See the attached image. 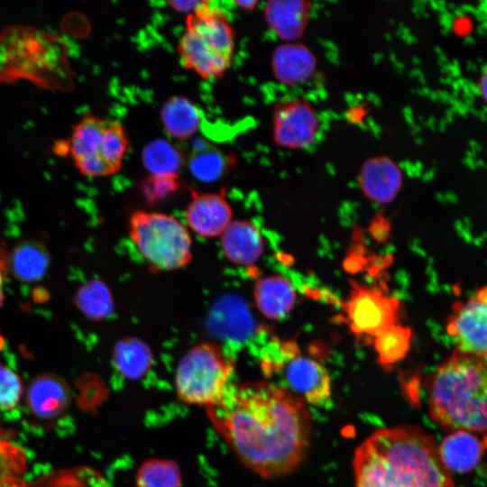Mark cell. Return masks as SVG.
Returning <instances> with one entry per match:
<instances>
[{
	"instance_id": "obj_1",
	"label": "cell",
	"mask_w": 487,
	"mask_h": 487,
	"mask_svg": "<svg viewBox=\"0 0 487 487\" xmlns=\"http://www.w3.org/2000/svg\"><path fill=\"white\" fill-rule=\"evenodd\" d=\"M305 404L280 385L231 383L207 412L241 463L262 477L275 478L296 469L308 453L310 418Z\"/></svg>"
},
{
	"instance_id": "obj_2",
	"label": "cell",
	"mask_w": 487,
	"mask_h": 487,
	"mask_svg": "<svg viewBox=\"0 0 487 487\" xmlns=\"http://www.w3.org/2000/svg\"><path fill=\"white\" fill-rule=\"evenodd\" d=\"M355 487H455L434 439L416 427L383 428L354 457Z\"/></svg>"
},
{
	"instance_id": "obj_3",
	"label": "cell",
	"mask_w": 487,
	"mask_h": 487,
	"mask_svg": "<svg viewBox=\"0 0 487 487\" xmlns=\"http://www.w3.org/2000/svg\"><path fill=\"white\" fill-rule=\"evenodd\" d=\"M432 419L446 430L487 432V363L456 351L433 374Z\"/></svg>"
},
{
	"instance_id": "obj_4",
	"label": "cell",
	"mask_w": 487,
	"mask_h": 487,
	"mask_svg": "<svg viewBox=\"0 0 487 487\" xmlns=\"http://www.w3.org/2000/svg\"><path fill=\"white\" fill-rule=\"evenodd\" d=\"M18 80L51 91H70L74 78L63 39L31 26L5 29L0 33V83Z\"/></svg>"
},
{
	"instance_id": "obj_5",
	"label": "cell",
	"mask_w": 487,
	"mask_h": 487,
	"mask_svg": "<svg viewBox=\"0 0 487 487\" xmlns=\"http://www.w3.org/2000/svg\"><path fill=\"white\" fill-rule=\"evenodd\" d=\"M234 33L225 14L204 1L188 14L179 41L181 64L203 78L222 77L231 66Z\"/></svg>"
},
{
	"instance_id": "obj_6",
	"label": "cell",
	"mask_w": 487,
	"mask_h": 487,
	"mask_svg": "<svg viewBox=\"0 0 487 487\" xmlns=\"http://www.w3.org/2000/svg\"><path fill=\"white\" fill-rule=\"evenodd\" d=\"M234 370L232 358L212 343H199L180 358L174 377L178 398L188 405H215L224 395Z\"/></svg>"
},
{
	"instance_id": "obj_7",
	"label": "cell",
	"mask_w": 487,
	"mask_h": 487,
	"mask_svg": "<svg viewBox=\"0 0 487 487\" xmlns=\"http://www.w3.org/2000/svg\"><path fill=\"white\" fill-rule=\"evenodd\" d=\"M129 234L140 253L157 270H177L191 261L190 234L174 216L136 211L130 217Z\"/></svg>"
},
{
	"instance_id": "obj_8",
	"label": "cell",
	"mask_w": 487,
	"mask_h": 487,
	"mask_svg": "<svg viewBox=\"0 0 487 487\" xmlns=\"http://www.w3.org/2000/svg\"><path fill=\"white\" fill-rule=\"evenodd\" d=\"M128 145L120 123L86 115L73 128L70 152L82 174L104 177L120 170Z\"/></svg>"
},
{
	"instance_id": "obj_9",
	"label": "cell",
	"mask_w": 487,
	"mask_h": 487,
	"mask_svg": "<svg viewBox=\"0 0 487 487\" xmlns=\"http://www.w3.org/2000/svg\"><path fill=\"white\" fill-rule=\"evenodd\" d=\"M447 333L455 340L456 351L487 363V286L455 305Z\"/></svg>"
},
{
	"instance_id": "obj_10",
	"label": "cell",
	"mask_w": 487,
	"mask_h": 487,
	"mask_svg": "<svg viewBox=\"0 0 487 487\" xmlns=\"http://www.w3.org/2000/svg\"><path fill=\"white\" fill-rule=\"evenodd\" d=\"M399 303L381 290L357 287L346 302L345 314L352 331L363 337L372 338L395 324Z\"/></svg>"
},
{
	"instance_id": "obj_11",
	"label": "cell",
	"mask_w": 487,
	"mask_h": 487,
	"mask_svg": "<svg viewBox=\"0 0 487 487\" xmlns=\"http://www.w3.org/2000/svg\"><path fill=\"white\" fill-rule=\"evenodd\" d=\"M318 128L317 114L308 102L289 98L276 105L272 133L278 146L290 150L309 147L316 141Z\"/></svg>"
},
{
	"instance_id": "obj_12",
	"label": "cell",
	"mask_w": 487,
	"mask_h": 487,
	"mask_svg": "<svg viewBox=\"0 0 487 487\" xmlns=\"http://www.w3.org/2000/svg\"><path fill=\"white\" fill-rule=\"evenodd\" d=\"M290 353L281 363L271 365L281 370L284 385L280 387L305 403L324 404L331 396V380L326 370L311 358Z\"/></svg>"
},
{
	"instance_id": "obj_13",
	"label": "cell",
	"mask_w": 487,
	"mask_h": 487,
	"mask_svg": "<svg viewBox=\"0 0 487 487\" xmlns=\"http://www.w3.org/2000/svg\"><path fill=\"white\" fill-rule=\"evenodd\" d=\"M232 209L219 194H196L188 205L185 216L189 228L199 236H220L232 222Z\"/></svg>"
},
{
	"instance_id": "obj_14",
	"label": "cell",
	"mask_w": 487,
	"mask_h": 487,
	"mask_svg": "<svg viewBox=\"0 0 487 487\" xmlns=\"http://www.w3.org/2000/svg\"><path fill=\"white\" fill-rule=\"evenodd\" d=\"M359 181L363 194L370 200L385 204L391 202L400 191L403 175L392 159L377 156L363 163Z\"/></svg>"
},
{
	"instance_id": "obj_15",
	"label": "cell",
	"mask_w": 487,
	"mask_h": 487,
	"mask_svg": "<svg viewBox=\"0 0 487 487\" xmlns=\"http://www.w3.org/2000/svg\"><path fill=\"white\" fill-rule=\"evenodd\" d=\"M487 440L473 432L457 430L447 435L437 447L439 459L446 471L465 473L481 461Z\"/></svg>"
},
{
	"instance_id": "obj_16",
	"label": "cell",
	"mask_w": 487,
	"mask_h": 487,
	"mask_svg": "<svg viewBox=\"0 0 487 487\" xmlns=\"http://www.w3.org/2000/svg\"><path fill=\"white\" fill-rule=\"evenodd\" d=\"M68 384L59 376L44 374L35 378L27 391V404L31 412L44 419L61 415L70 402Z\"/></svg>"
},
{
	"instance_id": "obj_17",
	"label": "cell",
	"mask_w": 487,
	"mask_h": 487,
	"mask_svg": "<svg viewBox=\"0 0 487 487\" xmlns=\"http://www.w3.org/2000/svg\"><path fill=\"white\" fill-rule=\"evenodd\" d=\"M275 78L289 86L308 81L316 72L317 60L308 47L293 41L280 45L271 60Z\"/></svg>"
},
{
	"instance_id": "obj_18",
	"label": "cell",
	"mask_w": 487,
	"mask_h": 487,
	"mask_svg": "<svg viewBox=\"0 0 487 487\" xmlns=\"http://www.w3.org/2000/svg\"><path fill=\"white\" fill-rule=\"evenodd\" d=\"M306 1H270L264 7L266 22L274 33L286 42L298 41L304 33L310 15Z\"/></svg>"
},
{
	"instance_id": "obj_19",
	"label": "cell",
	"mask_w": 487,
	"mask_h": 487,
	"mask_svg": "<svg viewBox=\"0 0 487 487\" xmlns=\"http://www.w3.org/2000/svg\"><path fill=\"white\" fill-rule=\"evenodd\" d=\"M225 256L239 265L254 263L262 255L263 241L258 228L249 221H232L220 235Z\"/></svg>"
},
{
	"instance_id": "obj_20",
	"label": "cell",
	"mask_w": 487,
	"mask_h": 487,
	"mask_svg": "<svg viewBox=\"0 0 487 487\" xmlns=\"http://www.w3.org/2000/svg\"><path fill=\"white\" fill-rule=\"evenodd\" d=\"M253 297L258 309L271 319L285 317L296 301L294 289L280 276H269L259 280L254 287Z\"/></svg>"
},
{
	"instance_id": "obj_21",
	"label": "cell",
	"mask_w": 487,
	"mask_h": 487,
	"mask_svg": "<svg viewBox=\"0 0 487 487\" xmlns=\"http://www.w3.org/2000/svg\"><path fill=\"white\" fill-rule=\"evenodd\" d=\"M50 262L45 245L38 240L27 239L19 243L9 255V269L17 280L33 282L44 277Z\"/></svg>"
},
{
	"instance_id": "obj_22",
	"label": "cell",
	"mask_w": 487,
	"mask_h": 487,
	"mask_svg": "<svg viewBox=\"0 0 487 487\" xmlns=\"http://www.w3.org/2000/svg\"><path fill=\"white\" fill-rule=\"evenodd\" d=\"M161 119L166 132L173 138L184 140L198 129L201 114L198 108L183 96H173L162 106Z\"/></svg>"
},
{
	"instance_id": "obj_23",
	"label": "cell",
	"mask_w": 487,
	"mask_h": 487,
	"mask_svg": "<svg viewBox=\"0 0 487 487\" xmlns=\"http://www.w3.org/2000/svg\"><path fill=\"white\" fill-rule=\"evenodd\" d=\"M113 360L116 369L132 379L143 375L152 361L148 346L135 338L118 342L114 349Z\"/></svg>"
},
{
	"instance_id": "obj_24",
	"label": "cell",
	"mask_w": 487,
	"mask_h": 487,
	"mask_svg": "<svg viewBox=\"0 0 487 487\" xmlns=\"http://www.w3.org/2000/svg\"><path fill=\"white\" fill-rule=\"evenodd\" d=\"M142 161L151 176L176 179L182 165L180 152L169 142L155 139L142 152Z\"/></svg>"
},
{
	"instance_id": "obj_25",
	"label": "cell",
	"mask_w": 487,
	"mask_h": 487,
	"mask_svg": "<svg viewBox=\"0 0 487 487\" xmlns=\"http://www.w3.org/2000/svg\"><path fill=\"white\" fill-rule=\"evenodd\" d=\"M379 361L391 366L404 359L411 345V331L400 324H392L373 337Z\"/></svg>"
},
{
	"instance_id": "obj_26",
	"label": "cell",
	"mask_w": 487,
	"mask_h": 487,
	"mask_svg": "<svg viewBox=\"0 0 487 487\" xmlns=\"http://www.w3.org/2000/svg\"><path fill=\"white\" fill-rule=\"evenodd\" d=\"M74 302L88 318L99 320L113 310L112 294L100 280H93L81 286L75 294Z\"/></svg>"
},
{
	"instance_id": "obj_27",
	"label": "cell",
	"mask_w": 487,
	"mask_h": 487,
	"mask_svg": "<svg viewBox=\"0 0 487 487\" xmlns=\"http://www.w3.org/2000/svg\"><path fill=\"white\" fill-rule=\"evenodd\" d=\"M26 455L7 437L0 426V487H23Z\"/></svg>"
},
{
	"instance_id": "obj_28",
	"label": "cell",
	"mask_w": 487,
	"mask_h": 487,
	"mask_svg": "<svg viewBox=\"0 0 487 487\" xmlns=\"http://www.w3.org/2000/svg\"><path fill=\"white\" fill-rule=\"evenodd\" d=\"M135 485L136 487H180V469L175 462L170 460H148L139 467Z\"/></svg>"
},
{
	"instance_id": "obj_29",
	"label": "cell",
	"mask_w": 487,
	"mask_h": 487,
	"mask_svg": "<svg viewBox=\"0 0 487 487\" xmlns=\"http://www.w3.org/2000/svg\"><path fill=\"white\" fill-rule=\"evenodd\" d=\"M226 167L225 156L215 149H203L189 160L192 174L201 181H213L222 176Z\"/></svg>"
},
{
	"instance_id": "obj_30",
	"label": "cell",
	"mask_w": 487,
	"mask_h": 487,
	"mask_svg": "<svg viewBox=\"0 0 487 487\" xmlns=\"http://www.w3.org/2000/svg\"><path fill=\"white\" fill-rule=\"evenodd\" d=\"M23 391V383L18 374L0 364V409H11L17 406Z\"/></svg>"
},
{
	"instance_id": "obj_31",
	"label": "cell",
	"mask_w": 487,
	"mask_h": 487,
	"mask_svg": "<svg viewBox=\"0 0 487 487\" xmlns=\"http://www.w3.org/2000/svg\"><path fill=\"white\" fill-rule=\"evenodd\" d=\"M367 113L368 110L366 106L363 105L354 106V107L347 110L346 119L354 124H359L363 122L364 118L367 115Z\"/></svg>"
},
{
	"instance_id": "obj_32",
	"label": "cell",
	"mask_w": 487,
	"mask_h": 487,
	"mask_svg": "<svg viewBox=\"0 0 487 487\" xmlns=\"http://www.w3.org/2000/svg\"><path fill=\"white\" fill-rule=\"evenodd\" d=\"M203 3L204 1H170L168 4L177 11L191 14L201 6Z\"/></svg>"
},
{
	"instance_id": "obj_33",
	"label": "cell",
	"mask_w": 487,
	"mask_h": 487,
	"mask_svg": "<svg viewBox=\"0 0 487 487\" xmlns=\"http://www.w3.org/2000/svg\"><path fill=\"white\" fill-rule=\"evenodd\" d=\"M477 88L482 100L487 105V65L483 67L479 75Z\"/></svg>"
},
{
	"instance_id": "obj_34",
	"label": "cell",
	"mask_w": 487,
	"mask_h": 487,
	"mask_svg": "<svg viewBox=\"0 0 487 487\" xmlns=\"http://www.w3.org/2000/svg\"><path fill=\"white\" fill-rule=\"evenodd\" d=\"M9 269V254L0 248V288L2 289Z\"/></svg>"
},
{
	"instance_id": "obj_35",
	"label": "cell",
	"mask_w": 487,
	"mask_h": 487,
	"mask_svg": "<svg viewBox=\"0 0 487 487\" xmlns=\"http://www.w3.org/2000/svg\"><path fill=\"white\" fill-rule=\"evenodd\" d=\"M234 3L244 10H253L258 4L257 1H234Z\"/></svg>"
},
{
	"instance_id": "obj_36",
	"label": "cell",
	"mask_w": 487,
	"mask_h": 487,
	"mask_svg": "<svg viewBox=\"0 0 487 487\" xmlns=\"http://www.w3.org/2000/svg\"><path fill=\"white\" fill-rule=\"evenodd\" d=\"M4 299H5V296H4V293H3V289L0 288V308L2 307V305L4 303Z\"/></svg>"
}]
</instances>
